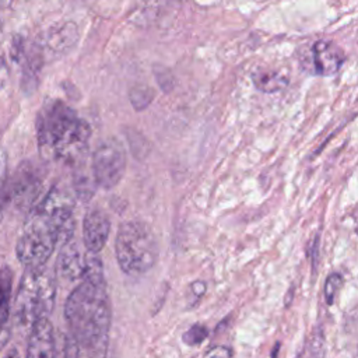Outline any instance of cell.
Wrapping results in <instances>:
<instances>
[{"label": "cell", "mask_w": 358, "mask_h": 358, "mask_svg": "<svg viewBox=\"0 0 358 358\" xmlns=\"http://www.w3.org/2000/svg\"><path fill=\"white\" fill-rule=\"evenodd\" d=\"M70 336L77 343L80 355L106 354L110 329V303L106 292L102 262L96 253L85 256L81 282L71 291L64 305Z\"/></svg>", "instance_id": "cell-1"}, {"label": "cell", "mask_w": 358, "mask_h": 358, "mask_svg": "<svg viewBox=\"0 0 358 358\" xmlns=\"http://www.w3.org/2000/svg\"><path fill=\"white\" fill-rule=\"evenodd\" d=\"M74 201L62 187H52L29 211L17 242V257L28 267L43 266L57 245L71 239Z\"/></svg>", "instance_id": "cell-2"}, {"label": "cell", "mask_w": 358, "mask_h": 358, "mask_svg": "<svg viewBox=\"0 0 358 358\" xmlns=\"http://www.w3.org/2000/svg\"><path fill=\"white\" fill-rule=\"evenodd\" d=\"M36 134L39 151L45 158L73 165L88 148L91 127L69 105L50 99L38 113Z\"/></svg>", "instance_id": "cell-3"}, {"label": "cell", "mask_w": 358, "mask_h": 358, "mask_svg": "<svg viewBox=\"0 0 358 358\" xmlns=\"http://www.w3.org/2000/svg\"><path fill=\"white\" fill-rule=\"evenodd\" d=\"M115 253L124 274L130 277L144 275L157 262V238L152 229L141 221L123 222L116 234Z\"/></svg>", "instance_id": "cell-4"}, {"label": "cell", "mask_w": 358, "mask_h": 358, "mask_svg": "<svg viewBox=\"0 0 358 358\" xmlns=\"http://www.w3.org/2000/svg\"><path fill=\"white\" fill-rule=\"evenodd\" d=\"M55 296V277L45 264L28 267L15 296V320L22 326H31L35 320L48 317L53 309Z\"/></svg>", "instance_id": "cell-5"}, {"label": "cell", "mask_w": 358, "mask_h": 358, "mask_svg": "<svg viewBox=\"0 0 358 358\" xmlns=\"http://www.w3.org/2000/svg\"><path fill=\"white\" fill-rule=\"evenodd\" d=\"M126 169V152L123 145L115 140L108 138L99 143L92 154V176L96 186L102 189L115 187Z\"/></svg>", "instance_id": "cell-6"}, {"label": "cell", "mask_w": 358, "mask_h": 358, "mask_svg": "<svg viewBox=\"0 0 358 358\" xmlns=\"http://www.w3.org/2000/svg\"><path fill=\"white\" fill-rule=\"evenodd\" d=\"M309 70L317 76H333L343 66L345 56L343 50L331 41L319 39L309 50Z\"/></svg>", "instance_id": "cell-7"}, {"label": "cell", "mask_w": 358, "mask_h": 358, "mask_svg": "<svg viewBox=\"0 0 358 358\" xmlns=\"http://www.w3.org/2000/svg\"><path fill=\"white\" fill-rule=\"evenodd\" d=\"M109 232L110 221L102 210L92 208L85 214L83 222V241L88 252H101L109 238Z\"/></svg>", "instance_id": "cell-8"}, {"label": "cell", "mask_w": 358, "mask_h": 358, "mask_svg": "<svg viewBox=\"0 0 358 358\" xmlns=\"http://www.w3.org/2000/svg\"><path fill=\"white\" fill-rule=\"evenodd\" d=\"M29 327H31V333L28 338L27 355L32 358L56 355L55 334H53V327L49 319L41 317L35 320Z\"/></svg>", "instance_id": "cell-9"}, {"label": "cell", "mask_w": 358, "mask_h": 358, "mask_svg": "<svg viewBox=\"0 0 358 358\" xmlns=\"http://www.w3.org/2000/svg\"><path fill=\"white\" fill-rule=\"evenodd\" d=\"M78 41V28L74 22L67 21L52 27L43 36V42L39 43L42 49H46L52 55H63L69 52Z\"/></svg>", "instance_id": "cell-10"}, {"label": "cell", "mask_w": 358, "mask_h": 358, "mask_svg": "<svg viewBox=\"0 0 358 358\" xmlns=\"http://www.w3.org/2000/svg\"><path fill=\"white\" fill-rule=\"evenodd\" d=\"M60 275L69 281L81 280L85 271V256L81 255L77 243L67 241L62 245V250L56 263Z\"/></svg>", "instance_id": "cell-11"}, {"label": "cell", "mask_w": 358, "mask_h": 358, "mask_svg": "<svg viewBox=\"0 0 358 358\" xmlns=\"http://www.w3.org/2000/svg\"><path fill=\"white\" fill-rule=\"evenodd\" d=\"M13 287V271L10 267L0 268V351L10 337V298Z\"/></svg>", "instance_id": "cell-12"}, {"label": "cell", "mask_w": 358, "mask_h": 358, "mask_svg": "<svg viewBox=\"0 0 358 358\" xmlns=\"http://www.w3.org/2000/svg\"><path fill=\"white\" fill-rule=\"evenodd\" d=\"M255 87L263 92H275L288 84V78L278 71L257 70L252 74Z\"/></svg>", "instance_id": "cell-13"}, {"label": "cell", "mask_w": 358, "mask_h": 358, "mask_svg": "<svg viewBox=\"0 0 358 358\" xmlns=\"http://www.w3.org/2000/svg\"><path fill=\"white\" fill-rule=\"evenodd\" d=\"M154 96H155L154 90L147 85H134L129 92L130 102L136 110L145 109L151 103Z\"/></svg>", "instance_id": "cell-14"}, {"label": "cell", "mask_w": 358, "mask_h": 358, "mask_svg": "<svg viewBox=\"0 0 358 358\" xmlns=\"http://www.w3.org/2000/svg\"><path fill=\"white\" fill-rule=\"evenodd\" d=\"M95 187H96V183L94 180V178L91 179L88 175L85 173H78L76 175V179H74V189H76V193L78 196V199L81 200H90L94 193H95Z\"/></svg>", "instance_id": "cell-15"}, {"label": "cell", "mask_w": 358, "mask_h": 358, "mask_svg": "<svg viewBox=\"0 0 358 358\" xmlns=\"http://www.w3.org/2000/svg\"><path fill=\"white\" fill-rule=\"evenodd\" d=\"M208 336V330L207 327H204L203 324L200 323H196L193 324L192 327H189L183 336H182V340L186 345H190V347H194V345H199L201 344Z\"/></svg>", "instance_id": "cell-16"}, {"label": "cell", "mask_w": 358, "mask_h": 358, "mask_svg": "<svg viewBox=\"0 0 358 358\" xmlns=\"http://www.w3.org/2000/svg\"><path fill=\"white\" fill-rule=\"evenodd\" d=\"M343 284V278L340 274L337 273H331L327 278H326V282H324V287H323V294H324V299L329 305L333 303L336 295H337V291L340 289Z\"/></svg>", "instance_id": "cell-17"}, {"label": "cell", "mask_w": 358, "mask_h": 358, "mask_svg": "<svg viewBox=\"0 0 358 358\" xmlns=\"http://www.w3.org/2000/svg\"><path fill=\"white\" fill-rule=\"evenodd\" d=\"M204 355L206 357H231L232 351L228 347H213Z\"/></svg>", "instance_id": "cell-18"}, {"label": "cell", "mask_w": 358, "mask_h": 358, "mask_svg": "<svg viewBox=\"0 0 358 358\" xmlns=\"http://www.w3.org/2000/svg\"><path fill=\"white\" fill-rule=\"evenodd\" d=\"M3 166H4V155L0 150V183L4 180V168Z\"/></svg>", "instance_id": "cell-19"}, {"label": "cell", "mask_w": 358, "mask_h": 358, "mask_svg": "<svg viewBox=\"0 0 358 358\" xmlns=\"http://www.w3.org/2000/svg\"><path fill=\"white\" fill-rule=\"evenodd\" d=\"M0 31H1V22H0Z\"/></svg>", "instance_id": "cell-20"}]
</instances>
